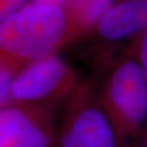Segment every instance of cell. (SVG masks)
I'll list each match as a JSON object with an SVG mask.
<instances>
[{"mask_svg": "<svg viewBox=\"0 0 147 147\" xmlns=\"http://www.w3.org/2000/svg\"><path fill=\"white\" fill-rule=\"evenodd\" d=\"M71 40L63 9L28 2L0 23V59L20 69Z\"/></svg>", "mask_w": 147, "mask_h": 147, "instance_id": "obj_1", "label": "cell"}, {"mask_svg": "<svg viewBox=\"0 0 147 147\" xmlns=\"http://www.w3.org/2000/svg\"><path fill=\"white\" fill-rule=\"evenodd\" d=\"M101 104L116 130L134 134L147 121V80L136 61L124 60L111 72Z\"/></svg>", "mask_w": 147, "mask_h": 147, "instance_id": "obj_2", "label": "cell"}, {"mask_svg": "<svg viewBox=\"0 0 147 147\" xmlns=\"http://www.w3.org/2000/svg\"><path fill=\"white\" fill-rule=\"evenodd\" d=\"M116 131L90 86L81 85L65 113L59 147H118Z\"/></svg>", "mask_w": 147, "mask_h": 147, "instance_id": "obj_3", "label": "cell"}, {"mask_svg": "<svg viewBox=\"0 0 147 147\" xmlns=\"http://www.w3.org/2000/svg\"><path fill=\"white\" fill-rule=\"evenodd\" d=\"M74 84L73 71L65 62L47 56L19 69L12 82L11 102L38 107L68 95Z\"/></svg>", "mask_w": 147, "mask_h": 147, "instance_id": "obj_4", "label": "cell"}, {"mask_svg": "<svg viewBox=\"0 0 147 147\" xmlns=\"http://www.w3.org/2000/svg\"><path fill=\"white\" fill-rule=\"evenodd\" d=\"M0 147H53L47 112L11 104L0 110Z\"/></svg>", "mask_w": 147, "mask_h": 147, "instance_id": "obj_5", "label": "cell"}, {"mask_svg": "<svg viewBox=\"0 0 147 147\" xmlns=\"http://www.w3.org/2000/svg\"><path fill=\"white\" fill-rule=\"evenodd\" d=\"M147 28V0H124L111 5L96 24L98 35L117 42Z\"/></svg>", "mask_w": 147, "mask_h": 147, "instance_id": "obj_6", "label": "cell"}, {"mask_svg": "<svg viewBox=\"0 0 147 147\" xmlns=\"http://www.w3.org/2000/svg\"><path fill=\"white\" fill-rule=\"evenodd\" d=\"M112 2L113 0H68L63 10L68 19L72 40L96 26Z\"/></svg>", "mask_w": 147, "mask_h": 147, "instance_id": "obj_7", "label": "cell"}, {"mask_svg": "<svg viewBox=\"0 0 147 147\" xmlns=\"http://www.w3.org/2000/svg\"><path fill=\"white\" fill-rule=\"evenodd\" d=\"M19 68L0 59V110L11 105V87Z\"/></svg>", "mask_w": 147, "mask_h": 147, "instance_id": "obj_8", "label": "cell"}, {"mask_svg": "<svg viewBox=\"0 0 147 147\" xmlns=\"http://www.w3.org/2000/svg\"><path fill=\"white\" fill-rule=\"evenodd\" d=\"M26 0H0V23L25 5Z\"/></svg>", "mask_w": 147, "mask_h": 147, "instance_id": "obj_9", "label": "cell"}, {"mask_svg": "<svg viewBox=\"0 0 147 147\" xmlns=\"http://www.w3.org/2000/svg\"><path fill=\"white\" fill-rule=\"evenodd\" d=\"M138 58H140V62H141V68L145 78L147 80V28L145 32L143 33L142 38L140 40V45H138Z\"/></svg>", "mask_w": 147, "mask_h": 147, "instance_id": "obj_10", "label": "cell"}, {"mask_svg": "<svg viewBox=\"0 0 147 147\" xmlns=\"http://www.w3.org/2000/svg\"><path fill=\"white\" fill-rule=\"evenodd\" d=\"M31 2L39 3V5H53V7H57V8L64 9V7L67 5L68 0H31Z\"/></svg>", "mask_w": 147, "mask_h": 147, "instance_id": "obj_11", "label": "cell"}, {"mask_svg": "<svg viewBox=\"0 0 147 147\" xmlns=\"http://www.w3.org/2000/svg\"><path fill=\"white\" fill-rule=\"evenodd\" d=\"M146 147H147V143H146Z\"/></svg>", "mask_w": 147, "mask_h": 147, "instance_id": "obj_12", "label": "cell"}]
</instances>
